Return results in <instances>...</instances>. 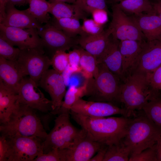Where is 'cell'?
<instances>
[{"instance_id": "cell-1", "label": "cell", "mask_w": 161, "mask_h": 161, "mask_svg": "<svg viewBox=\"0 0 161 161\" xmlns=\"http://www.w3.org/2000/svg\"><path fill=\"white\" fill-rule=\"evenodd\" d=\"M72 118L94 140L109 146L119 143L125 137L130 117H94L70 111Z\"/></svg>"}, {"instance_id": "cell-2", "label": "cell", "mask_w": 161, "mask_h": 161, "mask_svg": "<svg viewBox=\"0 0 161 161\" xmlns=\"http://www.w3.org/2000/svg\"><path fill=\"white\" fill-rule=\"evenodd\" d=\"M36 110L17 101L7 121L1 124V135L36 137L44 141L48 134Z\"/></svg>"}, {"instance_id": "cell-3", "label": "cell", "mask_w": 161, "mask_h": 161, "mask_svg": "<svg viewBox=\"0 0 161 161\" xmlns=\"http://www.w3.org/2000/svg\"><path fill=\"white\" fill-rule=\"evenodd\" d=\"M160 91L153 88L148 74L133 72L127 76L123 81L120 97L127 117L134 115L137 110H142Z\"/></svg>"}, {"instance_id": "cell-4", "label": "cell", "mask_w": 161, "mask_h": 161, "mask_svg": "<svg viewBox=\"0 0 161 161\" xmlns=\"http://www.w3.org/2000/svg\"><path fill=\"white\" fill-rule=\"evenodd\" d=\"M143 112L137 115L135 114L133 118H130L126 134L123 140L130 150V155L153 147L161 138V127Z\"/></svg>"}, {"instance_id": "cell-5", "label": "cell", "mask_w": 161, "mask_h": 161, "mask_svg": "<svg viewBox=\"0 0 161 161\" xmlns=\"http://www.w3.org/2000/svg\"><path fill=\"white\" fill-rule=\"evenodd\" d=\"M98 74L95 78L88 79L85 96L88 100L109 102L117 105L120 103L123 81L102 63H98Z\"/></svg>"}, {"instance_id": "cell-6", "label": "cell", "mask_w": 161, "mask_h": 161, "mask_svg": "<svg viewBox=\"0 0 161 161\" xmlns=\"http://www.w3.org/2000/svg\"><path fill=\"white\" fill-rule=\"evenodd\" d=\"M70 114H62L56 117L53 128L44 141V153L54 149L69 147L80 135L82 129H79L72 125L70 120Z\"/></svg>"}, {"instance_id": "cell-7", "label": "cell", "mask_w": 161, "mask_h": 161, "mask_svg": "<svg viewBox=\"0 0 161 161\" xmlns=\"http://www.w3.org/2000/svg\"><path fill=\"white\" fill-rule=\"evenodd\" d=\"M15 62L22 77L29 76L38 85L43 74L51 65V59L44 50L35 49L21 50Z\"/></svg>"}, {"instance_id": "cell-8", "label": "cell", "mask_w": 161, "mask_h": 161, "mask_svg": "<svg viewBox=\"0 0 161 161\" xmlns=\"http://www.w3.org/2000/svg\"><path fill=\"white\" fill-rule=\"evenodd\" d=\"M5 137L8 145L7 161H33L43 153L44 141L39 137L19 135Z\"/></svg>"}, {"instance_id": "cell-9", "label": "cell", "mask_w": 161, "mask_h": 161, "mask_svg": "<svg viewBox=\"0 0 161 161\" xmlns=\"http://www.w3.org/2000/svg\"><path fill=\"white\" fill-rule=\"evenodd\" d=\"M112 19L109 28L114 38L120 41H145L144 35L131 16L114 4L112 7Z\"/></svg>"}, {"instance_id": "cell-10", "label": "cell", "mask_w": 161, "mask_h": 161, "mask_svg": "<svg viewBox=\"0 0 161 161\" xmlns=\"http://www.w3.org/2000/svg\"><path fill=\"white\" fill-rule=\"evenodd\" d=\"M0 37L20 50L35 49L44 50L36 29H22L7 27L0 23Z\"/></svg>"}, {"instance_id": "cell-11", "label": "cell", "mask_w": 161, "mask_h": 161, "mask_svg": "<svg viewBox=\"0 0 161 161\" xmlns=\"http://www.w3.org/2000/svg\"><path fill=\"white\" fill-rule=\"evenodd\" d=\"M38 85L29 77H23L18 90L17 102L44 113L52 110L51 100L46 98Z\"/></svg>"}, {"instance_id": "cell-12", "label": "cell", "mask_w": 161, "mask_h": 161, "mask_svg": "<svg viewBox=\"0 0 161 161\" xmlns=\"http://www.w3.org/2000/svg\"><path fill=\"white\" fill-rule=\"evenodd\" d=\"M103 145L92 138L82 129L73 143L67 148L59 149L61 161H89Z\"/></svg>"}, {"instance_id": "cell-13", "label": "cell", "mask_w": 161, "mask_h": 161, "mask_svg": "<svg viewBox=\"0 0 161 161\" xmlns=\"http://www.w3.org/2000/svg\"><path fill=\"white\" fill-rule=\"evenodd\" d=\"M70 111L94 117H106L116 114L127 117V112L124 108L120 107L111 103L86 100L82 98L73 105Z\"/></svg>"}, {"instance_id": "cell-14", "label": "cell", "mask_w": 161, "mask_h": 161, "mask_svg": "<svg viewBox=\"0 0 161 161\" xmlns=\"http://www.w3.org/2000/svg\"><path fill=\"white\" fill-rule=\"evenodd\" d=\"M37 30L42 40L44 48L51 52L52 55L57 51H66L78 44L77 40H74L49 22Z\"/></svg>"}, {"instance_id": "cell-15", "label": "cell", "mask_w": 161, "mask_h": 161, "mask_svg": "<svg viewBox=\"0 0 161 161\" xmlns=\"http://www.w3.org/2000/svg\"><path fill=\"white\" fill-rule=\"evenodd\" d=\"M161 65V38L145 41L131 73L149 74Z\"/></svg>"}, {"instance_id": "cell-16", "label": "cell", "mask_w": 161, "mask_h": 161, "mask_svg": "<svg viewBox=\"0 0 161 161\" xmlns=\"http://www.w3.org/2000/svg\"><path fill=\"white\" fill-rule=\"evenodd\" d=\"M38 85L49 95L52 103V111L59 108L67 91L62 74L53 69H49L42 75Z\"/></svg>"}, {"instance_id": "cell-17", "label": "cell", "mask_w": 161, "mask_h": 161, "mask_svg": "<svg viewBox=\"0 0 161 161\" xmlns=\"http://www.w3.org/2000/svg\"><path fill=\"white\" fill-rule=\"evenodd\" d=\"M5 12V18L0 22L5 26L22 29H37L42 25L27 9L19 10L14 5L7 4Z\"/></svg>"}, {"instance_id": "cell-18", "label": "cell", "mask_w": 161, "mask_h": 161, "mask_svg": "<svg viewBox=\"0 0 161 161\" xmlns=\"http://www.w3.org/2000/svg\"><path fill=\"white\" fill-rule=\"evenodd\" d=\"M145 41H120L119 48L122 58L123 81L131 73Z\"/></svg>"}, {"instance_id": "cell-19", "label": "cell", "mask_w": 161, "mask_h": 161, "mask_svg": "<svg viewBox=\"0 0 161 161\" xmlns=\"http://www.w3.org/2000/svg\"><path fill=\"white\" fill-rule=\"evenodd\" d=\"M120 41L112 38L102 55L97 60L98 63H102L113 74L123 81L122 60L119 48Z\"/></svg>"}, {"instance_id": "cell-20", "label": "cell", "mask_w": 161, "mask_h": 161, "mask_svg": "<svg viewBox=\"0 0 161 161\" xmlns=\"http://www.w3.org/2000/svg\"><path fill=\"white\" fill-rule=\"evenodd\" d=\"M111 35L112 31L109 27L97 35H81L77 40L78 44L80 47L93 55L97 60L106 48Z\"/></svg>"}, {"instance_id": "cell-21", "label": "cell", "mask_w": 161, "mask_h": 161, "mask_svg": "<svg viewBox=\"0 0 161 161\" xmlns=\"http://www.w3.org/2000/svg\"><path fill=\"white\" fill-rule=\"evenodd\" d=\"M131 16L147 41L161 38V19L156 13L133 14Z\"/></svg>"}, {"instance_id": "cell-22", "label": "cell", "mask_w": 161, "mask_h": 161, "mask_svg": "<svg viewBox=\"0 0 161 161\" xmlns=\"http://www.w3.org/2000/svg\"><path fill=\"white\" fill-rule=\"evenodd\" d=\"M23 78L15 62L0 56V81L17 94Z\"/></svg>"}, {"instance_id": "cell-23", "label": "cell", "mask_w": 161, "mask_h": 161, "mask_svg": "<svg viewBox=\"0 0 161 161\" xmlns=\"http://www.w3.org/2000/svg\"><path fill=\"white\" fill-rule=\"evenodd\" d=\"M17 93L0 81V124L6 123L12 113L17 101Z\"/></svg>"}, {"instance_id": "cell-24", "label": "cell", "mask_w": 161, "mask_h": 161, "mask_svg": "<svg viewBox=\"0 0 161 161\" xmlns=\"http://www.w3.org/2000/svg\"><path fill=\"white\" fill-rule=\"evenodd\" d=\"M50 3L48 12L57 19L72 18L78 20L86 18V13L75 4L61 2Z\"/></svg>"}, {"instance_id": "cell-25", "label": "cell", "mask_w": 161, "mask_h": 161, "mask_svg": "<svg viewBox=\"0 0 161 161\" xmlns=\"http://www.w3.org/2000/svg\"><path fill=\"white\" fill-rule=\"evenodd\" d=\"M86 93V85L81 87L69 86L61 106L56 109L51 111L50 113L54 115L64 113L70 114L72 106L79 99L85 96Z\"/></svg>"}, {"instance_id": "cell-26", "label": "cell", "mask_w": 161, "mask_h": 161, "mask_svg": "<svg viewBox=\"0 0 161 161\" xmlns=\"http://www.w3.org/2000/svg\"><path fill=\"white\" fill-rule=\"evenodd\" d=\"M114 4L125 13L133 14L155 13L151 0H127Z\"/></svg>"}, {"instance_id": "cell-27", "label": "cell", "mask_w": 161, "mask_h": 161, "mask_svg": "<svg viewBox=\"0 0 161 161\" xmlns=\"http://www.w3.org/2000/svg\"><path fill=\"white\" fill-rule=\"evenodd\" d=\"M49 22L58 30L62 31L68 36L73 38L77 35L83 34L79 20L72 18L59 19L55 18Z\"/></svg>"}, {"instance_id": "cell-28", "label": "cell", "mask_w": 161, "mask_h": 161, "mask_svg": "<svg viewBox=\"0 0 161 161\" xmlns=\"http://www.w3.org/2000/svg\"><path fill=\"white\" fill-rule=\"evenodd\" d=\"M28 11L41 24L49 22L51 18L48 13L50 3L46 0H30Z\"/></svg>"}, {"instance_id": "cell-29", "label": "cell", "mask_w": 161, "mask_h": 161, "mask_svg": "<svg viewBox=\"0 0 161 161\" xmlns=\"http://www.w3.org/2000/svg\"><path fill=\"white\" fill-rule=\"evenodd\" d=\"M131 151L123 140L118 143L108 146L103 161H127Z\"/></svg>"}, {"instance_id": "cell-30", "label": "cell", "mask_w": 161, "mask_h": 161, "mask_svg": "<svg viewBox=\"0 0 161 161\" xmlns=\"http://www.w3.org/2000/svg\"><path fill=\"white\" fill-rule=\"evenodd\" d=\"M80 49L81 55L80 65L82 71L88 79L96 78L98 72L96 58L81 47Z\"/></svg>"}, {"instance_id": "cell-31", "label": "cell", "mask_w": 161, "mask_h": 161, "mask_svg": "<svg viewBox=\"0 0 161 161\" xmlns=\"http://www.w3.org/2000/svg\"><path fill=\"white\" fill-rule=\"evenodd\" d=\"M142 110L155 124L161 127V93L160 92L144 106Z\"/></svg>"}, {"instance_id": "cell-32", "label": "cell", "mask_w": 161, "mask_h": 161, "mask_svg": "<svg viewBox=\"0 0 161 161\" xmlns=\"http://www.w3.org/2000/svg\"><path fill=\"white\" fill-rule=\"evenodd\" d=\"M21 50L15 48L0 37V56L10 61L15 62Z\"/></svg>"}, {"instance_id": "cell-33", "label": "cell", "mask_w": 161, "mask_h": 161, "mask_svg": "<svg viewBox=\"0 0 161 161\" xmlns=\"http://www.w3.org/2000/svg\"><path fill=\"white\" fill-rule=\"evenodd\" d=\"M74 4L86 13L91 14L97 9L107 11L106 0H76Z\"/></svg>"}, {"instance_id": "cell-34", "label": "cell", "mask_w": 161, "mask_h": 161, "mask_svg": "<svg viewBox=\"0 0 161 161\" xmlns=\"http://www.w3.org/2000/svg\"><path fill=\"white\" fill-rule=\"evenodd\" d=\"M51 59L53 69L62 73L69 65L68 53L66 51L58 50L52 55Z\"/></svg>"}, {"instance_id": "cell-35", "label": "cell", "mask_w": 161, "mask_h": 161, "mask_svg": "<svg viewBox=\"0 0 161 161\" xmlns=\"http://www.w3.org/2000/svg\"><path fill=\"white\" fill-rule=\"evenodd\" d=\"M157 145L147 148L140 153L130 156L129 161H157Z\"/></svg>"}, {"instance_id": "cell-36", "label": "cell", "mask_w": 161, "mask_h": 161, "mask_svg": "<svg viewBox=\"0 0 161 161\" xmlns=\"http://www.w3.org/2000/svg\"><path fill=\"white\" fill-rule=\"evenodd\" d=\"M83 20L82 25L83 35H96L101 33L104 30L103 26L97 23L93 19L86 18Z\"/></svg>"}, {"instance_id": "cell-37", "label": "cell", "mask_w": 161, "mask_h": 161, "mask_svg": "<svg viewBox=\"0 0 161 161\" xmlns=\"http://www.w3.org/2000/svg\"><path fill=\"white\" fill-rule=\"evenodd\" d=\"M33 161H61L59 149H54L46 153L39 154Z\"/></svg>"}, {"instance_id": "cell-38", "label": "cell", "mask_w": 161, "mask_h": 161, "mask_svg": "<svg viewBox=\"0 0 161 161\" xmlns=\"http://www.w3.org/2000/svg\"><path fill=\"white\" fill-rule=\"evenodd\" d=\"M81 55L80 48L69 51L68 53L69 65L73 68L82 70L80 65Z\"/></svg>"}, {"instance_id": "cell-39", "label": "cell", "mask_w": 161, "mask_h": 161, "mask_svg": "<svg viewBox=\"0 0 161 161\" xmlns=\"http://www.w3.org/2000/svg\"><path fill=\"white\" fill-rule=\"evenodd\" d=\"M148 76L151 84L153 88L157 90H160L161 88V65Z\"/></svg>"}, {"instance_id": "cell-40", "label": "cell", "mask_w": 161, "mask_h": 161, "mask_svg": "<svg viewBox=\"0 0 161 161\" xmlns=\"http://www.w3.org/2000/svg\"><path fill=\"white\" fill-rule=\"evenodd\" d=\"M93 20L97 24L103 25L108 20L107 11L102 9L94 10L91 13Z\"/></svg>"}, {"instance_id": "cell-41", "label": "cell", "mask_w": 161, "mask_h": 161, "mask_svg": "<svg viewBox=\"0 0 161 161\" xmlns=\"http://www.w3.org/2000/svg\"><path fill=\"white\" fill-rule=\"evenodd\" d=\"M8 150L7 140L5 136L0 137V161H7Z\"/></svg>"}, {"instance_id": "cell-42", "label": "cell", "mask_w": 161, "mask_h": 161, "mask_svg": "<svg viewBox=\"0 0 161 161\" xmlns=\"http://www.w3.org/2000/svg\"><path fill=\"white\" fill-rule=\"evenodd\" d=\"M81 71L71 67L69 64L65 70L62 73V76L66 86L69 85L70 78L72 74L75 72Z\"/></svg>"}, {"instance_id": "cell-43", "label": "cell", "mask_w": 161, "mask_h": 161, "mask_svg": "<svg viewBox=\"0 0 161 161\" xmlns=\"http://www.w3.org/2000/svg\"><path fill=\"white\" fill-rule=\"evenodd\" d=\"M108 146L103 145L97 152L96 155L93 156L90 161H103Z\"/></svg>"}, {"instance_id": "cell-44", "label": "cell", "mask_w": 161, "mask_h": 161, "mask_svg": "<svg viewBox=\"0 0 161 161\" xmlns=\"http://www.w3.org/2000/svg\"><path fill=\"white\" fill-rule=\"evenodd\" d=\"M155 13L161 19V0H151Z\"/></svg>"}, {"instance_id": "cell-45", "label": "cell", "mask_w": 161, "mask_h": 161, "mask_svg": "<svg viewBox=\"0 0 161 161\" xmlns=\"http://www.w3.org/2000/svg\"><path fill=\"white\" fill-rule=\"evenodd\" d=\"M8 0H0V22H1L6 16V6Z\"/></svg>"}, {"instance_id": "cell-46", "label": "cell", "mask_w": 161, "mask_h": 161, "mask_svg": "<svg viewBox=\"0 0 161 161\" xmlns=\"http://www.w3.org/2000/svg\"><path fill=\"white\" fill-rule=\"evenodd\" d=\"M30 0H8L7 4L20 7L29 4Z\"/></svg>"}, {"instance_id": "cell-47", "label": "cell", "mask_w": 161, "mask_h": 161, "mask_svg": "<svg viewBox=\"0 0 161 161\" xmlns=\"http://www.w3.org/2000/svg\"><path fill=\"white\" fill-rule=\"evenodd\" d=\"M157 156V161H161V138L156 146Z\"/></svg>"}, {"instance_id": "cell-48", "label": "cell", "mask_w": 161, "mask_h": 161, "mask_svg": "<svg viewBox=\"0 0 161 161\" xmlns=\"http://www.w3.org/2000/svg\"><path fill=\"white\" fill-rule=\"evenodd\" d=\"M76 1V0H49L48 1L50 3L55 2H61L74 4Z\"/></svg>"}, {"instance_id": "cell-49", "label": "cell", "mask_w": 161, "mask_h": 161, "mask_svg": "<svg viewBox=\"0 0 161 161\" xmlns=\"http://www.w3.org/2000/svg\"><path fill=\"white\" fill-rule=\"evenodd\" d=\"M127 0H110L109 1L114 4H116L120 2Z\"/></svg>"}, {"instance_id": "cell-50", "label": "cell", "mask_w": 161, "mask_h": 161, "mask_svg": "<svg viewBox=\"0 0 161 161\" xmlns=\"http://www.w3.org/2000/svg\"></svg>"}]
</instances>
